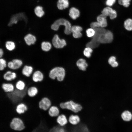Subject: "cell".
Here are the masks:
<instances>
[{"label":"cell","instance_id":"1","mask_svg":"<svg viewBox=\"0 0 132 132\" xmlns=\"http://www.w3.org/2000/svg\"><path fill=\"white\" fill-rule=\"evenodd\" d=\"M28 88L26 87L23 90H20L15 88L11 92H5V95L9 101L16 106L17 104L22 102L23 99L27 95Z\"/></svg>","mask_w":132,"mask_h":132},{"label":"cell","instance_id":"2","mask_svg":"<svg viewBox=\"0 0 132 132\" xmlns=\"http://www.w3.org/2000/svg\"><path fill=\"white\" fill-rule=\"evenodd\" d=\"M61 25L65 27L64 33L66 34H69L71 33L72 26L71 23L67 20L64 18H60L55 21L51 25V28L53 30L56 31Z\"/></svg>","mask_w":132,"mask_h":132},{"label":"cell","instance_id":"3","mask_svg":"<svg viewBox=\"0 0 132 132\" xmlns=\"http://www.w3.org/2000/svg\"><path fill=\"white\" fill-rule=\"evenodd\" d=\"M65 71L62 67H57L51 69L49 74V78L52 80H55L56 78L59 81H63L65 77Z\"/></svg>","mask_w":132,"mask_h":132},{"label":"cell","instance_id":"4","mask_svg":"<svg viewBox=\"0 0 132 132\" xmlns=\"http://www.w3.org/2000/svg\"><path fill=\"white\" fill-rule=\"evenodd\" d=\"M95 31V33L92 37L91 40L86 44V47H89L92 49L95 48L99 46V43L98 41L99 37L102 33L105 32L106 30L104 28L101 27L94 29Z\"/></svg>","mask_w":132,"mask_h":132},{"label":"cell","instance_id":"5","mask_svg":"<svg viewBox=\"0 0 132 132\" xmlns=\"http://www.w3.org/2000/svg\"><path fill=\"white\" fill-rule=\"evenodd\" d=\"M60 106L62 109H67L75 113H78L82 109V107L80 104L72 100L61 103L60 104Z\"/></svg>","mask_w":132,"mask_h":132},{"label":"cell","instance_id":"6","mask_svg":"<svg viewBox=\"0 0 132 132\" xmlns=\"http://www.w3.org/2000/svg\"><path fill=\"white\" fill-rule=\"evenodd\" d=\"M113 39V33L110 30H106L105 32L99 35L98 41L99 44L109 43L112 41Z\"/></svg>","mask_w":132,"mask_h":132},{"label":"cell","instance_id":"7","mask_svg":"<svg viewBox=\"0 0 132 132\" xmlns=\"http://www.w3.org/2000/svg\"><path fill=\"white\" fill-rule=\"evenodd\" d=\"M10 126L12 129L18 131H22L25 128L22 120L18 117H14L12 119L11 122Z\"/></svg>","mask_w":132,"mask_h":132},{"label":"cell","instance_id":"8","mask_svg":"<svg viewBox=\"0 0 132 132\" xmlns=\"http://www.w3.org/2000/svg\"><path fill=\"white\" fill-rule=\"evenodd\" d=\"M39 108L44 111L47 110L51 107L52 102L50 99L46 97L43 98L38 103Z\"/></svg>","mask_w":132,"mask_h":132},{"label":"cell","instance_id":"9","mask_svg":"<svg viewBox=\"0 0 132 132\" xmlns=\"http://www.w3.org/2000/svg\"><path fill=\"white\" fill-rule=\"evenodd\" d=\"M101 13L107 17H109L111 20H113L117 17V11L111 7L107 6L103 8L101 11Z\"/></svg>","mask_w":132,"mask_h":132},{"label":"cell","instance_id":"10","mask_svg":"<svg viewBox=\"0 0 132 132\" xmlns=\"http://www.w3.org/2000/svg\"><path fill=\"white\" fill-rule=\"evenodd\" d=\"M52 43L54 46L56 48H63L66 45V41L63 39H60L58 35H55L52 40Z\"/></svg>","mask_w":132,"mask_h":132},{"label":"cell","instance_id":"11","mask_svg":"<svg viewBox=\"0 0 132 132\" xmlns=\"http://www.w3.org/2000/svg\"><path fill=\"white\" fill-rule=\"evenodd\" d=\"M17 73L10 70L6 71L3 75L2 83L5 82H10L15 80L17 77Z\"/></svg>","mask_w":132,"mask_h":132},{"label":"cell","instance_id":"12","mask_svg":"<svg viewBox=\"0 0 132 132\" xmlns=\"http://www.w3.org/2000/svg\"><path fill=\"white\" fill-rule=\"evenodd\" d=\"M22 61L18 59H14L10 61L8 64V67L12 70H16L19 69L22 66Z\"/></svg>","mask_w":132,"mask_h":132},{"label":"cell","instance_id":"13","mask_svg":"<svg viewBox=\"0 0 132 132\" xmlns=\"http://www.w3.org/2000/svg\"><path fill=\"white\" fill-rule=\"evenodd\" d=\"M31 77L33 82L37 83L42 81L44 79V75L41 71L37 70L33 73Z\"/></svg>","mask_w":132,"mask_h":132},{"label":"cell","instance_id":"14","mask_svg":"<svg viewBox=\"0 0 132 132\" xmlns=\"http://www.w3.org/2000/svg\"><path fill=\"white\" fill-rule=\"evenodd\" d=\"M1 87L3 90L6 93L13 91L15 88L14 85L10 82H6L1 84Z\"/></svg>","mask_w":132,"mask_h":132},{"label":"cell","instance_id":"15","mask_svg":"<svg viewBox=\"0 0 132 132\" xmlns=\"http://www.w3.org/2000/svg\"><path fill=\"white\" fill-rule=\"evenodd\" d=\"M82 28L81 26L77 25H74L71 27V32L72 33L73 37L76 38H79L82 36L81 32Z\"/></svg>","mask_w":132,"mask_h":132},{"label":"cell","instance_id":"16","mask_svg":"<svg viewBox=\"0 0 132 132\" xmlns=\"http://www.w3.org/2000/svg\"><path fill=\"white\" fill-rule=\"evenodd\" d=\"M28 110V107L24 103L22 102L17 104L15 108L16 112L19 114L24 113Z\"/></svg>","mask_w":132,"mask_h":132},{"label":"cell","instance_id":"17","mask_svg":"<svg viewBox=\"0 0 132 132\" xmlns=\"http://www.w3.org/2000/svg\"><path fill=\"white\" fill-rule=\"evenodd\" d=\"M107 17L106 16L102 13L97 17V21L99 23L100 27L104 28L107 26Z\"/></svg>","mask_w":132,"mask_h":132},{"label":"cell","instance_id":"18","mask_svg":"<svg viewBox=\"0 0 132 132\" xmlns=\"http://www.w3.org/2000/svg\"><path fill=\"white\" fill-rule=\"evenodd\" d=\"M56 121L58 124L60 126L63 127L68 123V118L65 114H59L56 118Z\"/></svg>","mask_w":132,"mask_h":132},{"label":"cell","instance_id":"19","mask_svg":"<svg viewBox=\"0 0 132 132\" xmlns=\"http://www.w3.org/2000/svg\"><path fill=\"white\" fill-rule=\"evenodd\" d=\"M68 122L73 125H77L81 121L80 116L76 114L70 115L68 117Z\"/></svg>","mask_w":132,"mask_h":132},{"label":"cell","instance_id":"20","mask_svg":"<svg viewBox=\"0 0 132 132\" xmlns=\"http://www.w3.org/2000/svg\"><path fill=\"white\" fill-rule=\"evenodd\" d=\"M33 68L32 66L25 65L22 69L21 72L23 76L27 77H29L33 74Z\"/></svg>","mask_w":132,"mask_h":132},{"label":"cell","instance_id":"21","mask_svg":"<svg viewBox=\"0 0 132 132\" xmlns=\"http://www.w3.org/2000/svg\"><path fill=\"white\" fill-rule=\"evenodd\" d=\"M12 83L14 85L15 88L20 90H24L26 88V85L25 82L21 79H19L17 80H13Z\"/></svg>","mask_w":132,"mask_h":132},{"label":"cell","instance_id":"22","mask_svg":"<svg viewBox=\"0 0 132 132\" xmlns=\"http://www.w3.org/2000/svg\"><path fill=\"white\" fill-rule=\"evenodd\" d=\"M48 113L52 117H57L59 115L60 111L58 108L55 106H52L48 110Z\"/></svg>","mask_w":132,"mask_h":132},{"label":"cell","instance_id":"23","mask_svg":"<svg viewBox=\"0 0 132 132\" xmlns=\"http://www.w3.org/2000/svg\"><path fill=\"white\" fill-rule=\"evenodd\" d=\"M24 39L26 44L28 45L34 44L36 41L35 36L30 33L26 35L24 37Z\"/></svg>","mask_w":132,"mask_h":132},{"label":"cell","instance_id":"24","mask_svg":"<svg viewBox=\"0 0 132 132\" xmlns=\"http://www.w3.org/2000/svg\"><path fill=\"white\" fill-rule=\"evenodd\" d=\"M38 89L35 86H31L27 88V95L30 97H35L38 94Z\"/></svg>","mask_w":132,"mask_h":132},{"label":"cell","instance_id":"25","mask_svg":"<svg viewBox=\"0 0 132 132\" xmlns=\"http://www.w3.org/2000/svg\"><path fill=\"white\" fill-rule=\"evenodd\" d=\"M24 16L22 13L15 15L11 19L8 24V26H10L16 23L19 20L25 19Z\"/></svg>","mask_w":132,"mask_h":132},{"label":"cell","instance_id":"26","mask_svg":"<svg viewBox=\"0 0 132 132\" xmlns=\"http://www.w3.org/2000/svg\"><path fill=\"white\" fill-rule=\"evenodd\" d=\"M80 12L77 9L74 7L71 8L69 11V15L72 19L75 20L79 17Z\"/></svg>","mask_w":132,"mask_h":132},{"label":"cell","instance_id":"27","mask_svg":"<svg viewBox=\"0 0 132 132\" xmlns=\"http://www.w3.org/2000/svg\"><path fill=\"white\" fill-rule=\"evenodd\" d=\"M76 64L79 69L83 71L86 70L88 66L86 60L83 58L78 59L77 62Z\"/></svg>","mask_w":132,"mask_h":132},{"label":"cell","instance_id":"28","mask_svg":"<svg viewBox=\"0 0 132 132\" xmlns=\"http://www.w3.org/2000/svg\"><path fill=\"white\" fill-rule=\"evenodd\" d=\"M69 6L68 0H58L57 7L60 10H63L68 7Z\"/></svg>","mask_w":132,"mask_h":132},{"label":"cell","instance_id":"29","mask_svg":"<svg viewBox=\"0 0 132 132\" xmlns=\"http://www.w3.org/2000/svg\"><path fill=\"white\" fill-rule=\"evenodd\" d=\"M121 117L122 120L125 121H130L132 119V114L129 111H125L122 113Z\"/></svg>","mask_w":132,"mask_h":132},{"label":"cell","instance_id":"30","mask_svg":"<svg viewBox=\"0 0 132 132\" xmlns=\"http://www.w3.org/2000/svg\"><path fill=\"white\" fill-rule=\"evenodd\" d=\"M123 26L126 30L128 31H132V19L128 18L124 22Z\"/></svg>","mask_w":132,"mask_h":132},{"label":"cell","instance_id":"31","mask_svg":"<svg viewBox=\"0 0 132 132\" xmlns=\"http://www.w3.org/2000/svg\"><path fill=\"white\" fill-rule=\"evenodd\" d=\"M34 12L35 15L38 17H41L44 14L43 8L41 6H37L34 9Z\"/></svg>","mask_w":132,"mask_h":132},{"label":"cell","instance_id":"32","mask_svg":"<svg viewBox=\"0 0 132 132\" xmlns=\"http://www.w3.org/2000/svg\"><path fill=\"white\" fill-rule=\"evenodd\" d=\"M52 45L48 42H43L41 44V48L42 50L45 52L49 51L51 49Z\"/></svg>","mask_w":132,"mask_h":132},{"label":"cell","instance_id":"33","mask_svg":"<svg viewBox=\"0 0 132 132\" xmlns=\"http://www.w3.org/2000/svg\"><path fill=\"white\" fill-rule=\"evenodd\" d=\"M5 45L6 48L10 51L13 50L15 47L14 42L11 41H7L5 43Z\"/></svg>","mask_w":132,"mask_h":132},{"label":"cell","instance_id":"34","mask_svg":"<svg viewBox=\"0 0 132 132\" xmlns=\"http://www.w3.org/2000/svg\"><path fill=\"white\" fill-rule=\"evenodd\" d=\"M131 0H118V3L120 5L122 6L125 8H127L130 4Z\"/></svg>","mask_w":132,"mask_h":132},{"label":"cell","instance_id":"35","mask_svg":"<svg viewBox=\"0 0 132 132\" xmlns=\"http://www.w3.org/2000/svg\"><path fill=\"white\" fill-rule=\"evenodd\" d=\"M93 51L92 48L89 47H87L83 51L84 55L86 57L89 58L91 56Z\"/></svg>","mask_w":132,"mask_h":132},{"label":"cell","instance_id":"36","mask_svg":"<svg viewBox=\"0 0 132 132\" xmlns=\"http://www.w3.org/2000/svg\"><path fill=\"white\" fill-rule=\"evenodd\" d=\"M86 33L88 37H92L95 33V31L93 28H89L86 30Z\"/></svg>","mask_w":132,"mask_h":132},{"label":"cell","instance_id":"37","mask_svg":"<svg viewBox=\"0 0 132 132\" xmlns=\"http://www.w3.org/2000/svg\"><path fill=\"white\" fill-rule=\"evenodd\" d=\"M7 66L6 62L4 59L1 58L0 59V70H3Z\"/></svg>","mask_w":132,"mask_h":132},{"label":"cell","instance_id":"38","mask_svg":"<svg viewBox=\"0 0 132 132\" xmlns=\"http://www.w3.org/2000/svg\"><path fill=\"white\" fill-rule=\"evenodd\" d=\"M116 0H106V5L107 6L111 7L115 3Z\"/></svg>","mask_w":132,"mask_h":132},{"label":"cell","instance_id":"39","mask_svg":"<svg viewBox=\"0 0 132 132\" xmlns=\"http://www.w3.org/2000/svg\"><path fill=\"white\" fill-rule=\"evenodd\" d=\"M116 58L114 56L110 57L108 60V63L110 65L114 63L116 61Z\"/></svg>","mask_w":132,"mask_h":132},{"label":"cell","instance_id":"40","mask_svg":"<svg viewBox=\"0 0 132 132\" xmlns=\"http://www.w3.org/2000/svg\"><path fill=\"white\" fill-rule=\"evenodd\" d=\"M90 26L91 28L93 29L100 27L99 23L97 21L93 22L91 23L90 24Z\"/></svg>","mask_w":132,"mask_h":132},{"label":"cell","instance_id":"41","mask_svg":"<svg viewBox=\"0 0 132 132\" xmlns=\"http://www.w3.org/2000/svg\"><path fill=\"white\" fill-rule=\"evenodd\" d=\"M119 64L118 62L116 61L114 63L111 65V66L113 67H115L118 66Z\"/></svg>","mask_w":132,"mask_h":132},{"label":"cell","instance_id":"42","mask_svg":"<svg viewBox=\"0 0 132 132\" xmlns=\"http://www.w3.org/2000/svg\"><path fill=\"white\" fill-rule=\"evenodd\" d=\"M3 52L2 49L0 48V57L1 58L3 56Z\"/></svg>","mask_w":132,"mask_h":132}]
</instances>
